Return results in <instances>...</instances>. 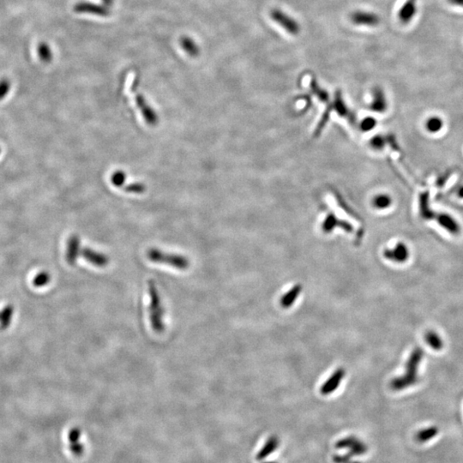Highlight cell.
Segmentation results:
<instances>
[{
	"label": "cell",
	"mask_w": 463,
	"mask_h": 463,
	"mask_svg": "<svg viewBox=\"0 0 463 463\" xmlns=\"http://www.w3.org/2000/svg\"><path fill=\"white\" fill-rule=\"evenodd\" d=\"M424 357V351L420 347L415 348L407 359L404 374L394 378L391 382V388L394 391H400L415 385L419 382V367Z\"/></svg>",
	"instance_id": "obj_1"
},
{
	"label": "cell",
	"mask_w": 463,
	"mask_h": 463,
	"mask_svg": "<svg viewBox=\"0 0 463 463\" xmlns=\"http://www.w3.org/2000/svg\"><path fill=\"white\" fill-rule=\"evenodd\" d=\"M148 286L150 298V304L149 306L150 324L155 332L161 334L165 330L164 324L165 310L156 282L153 280H150L148 282Z\"/></svg>",
	"instance_id": "obj_2"
},
{
	"label": "cell",
	"mask_w": 463,
	"mask_h": 463,
	"mask_svg": "<svg viewBox=\"0 0 463 463\" xmlns=\"http://www.w3.org/2000/svg\"><path fill=\"white\" fill-rule=\"evenodd\" d=\"M147 257L151 262L172 266L180 271H185L190 266V262L185 256L169 253L156 248H152L148 251Z\"/></svg>",
	"instance_id": "obj_3"
},
{
	"label": "cell",
	"mask_w": 463,
	"mask_h": 463,
	"mask_svg": "<svg viewBox=\"0 0 463 463\" xmlns=\"http://www.w3.org/2000/svg\"><path fill=\"white\" fill-rule=\"evenodd\" d=\"M137 81H133L131 84V91L134 94V99L137 107L139 109L140 113H142V118L148 126H156L159 122L158 114L152 107H150L144 96L137 91Z\"/></svg>",
	"instance_id": "obj_4"
},
{
	"label": "cell",
	"mask_w": 463,
	"mask_h": 463,
	"mask_svg": "<svg viewBox=\"0 0 463 463\" xmlns=\"http://www.w3.org/2000/svg\"><path fill=\"white\" fill-rule=\"evenodd\" d=\"M432 220L451 235L458 236L461 233V227L457 219L446 212H434Z\"/></svg>",
	"instance_id": "obj_5"
},
{
	"label": "cell",
	"mask_w": 463,
	"mask_h": 463,
	"mask_svg": "<svg viewBox=\"0 0 463 463\" xmlns=\"http://www.w3.org/2000/svg\"><path fill=\"white\" fill-rule=\"evenodd\" d=\"M271 16L274 21L277 22L280 26L291 35H296L300 32V25L295 18L288 16L287 14L280 10H273L271 11Z\"/></svg>",
	"instance_id": "obj_6"
},
{
	"label": "cell",
	"mask_w": 463,
	"mask_h": 463,
	"mask_svg": "<svg viewBox=\"0 0 463 463\" xmlns=\"http://www.w3.org/2000/svg\"><path fill=\"white\" fill-rule=\"evenodd\" d=\"M336 447L339 449H345L348 450V455H362L365 454L368 450V447L360 439L357 438L355 436H348L343 438L337 443Z\"/></svg>",
	"instance_id": "obj_7"
},
{
	"label": "cell",
	"mask_w": 463,
	"mask_h": 463,
	"mask_svg": "<svg viewBox=\"0 0 463 463\" xmlns=\"http://www.w3.org/2000/svg\"><path fill=\"white\" fill-rule=\"evenodd\" d=\"M410 252L407 245L403 242H399L392 248L383 251V257L386 259L396 263H403L407 262L409 258Z\"/></svg>",
	"instance_id": "obj_8"
},
{
	"label": "cell",
	"mask_w": 463,
	"mask_h": 463,
	"mask_svg": "<svg viewBox=\"0 0 463 463\" xmlns=\"http://www.w3.org/2000/svg\"><path fill=\"white\" fill-rule=\"evenodd\" d=\"M74 11L77 13L90 14L95 16L106 17L110 16L109 7L107 6H99L96 4L89 3V2H80L74 6Z\"/></svg>",
	"instance_id": "obj_9"
},
{
	"label": "cell",
	"mask_w": 463,
	"mask_h": 463,
	"mask_svg": "<svg viewBox=\"0 0 463 463\" xmlns=\"http://www.w3.org/2000/svg\"><path fill=\"white\" fill-rule=\"evenodd\" d=\"M80 256L93 265L103 268L109 263V257L102 252H97L94 250L86 247L81 250Z\"/></svg>",
	"instance_id": "obj_10"
},
{
	"label": "cell",
	"mask_w": 463,
	"mask_h": 463,
	"mask_svg": "<svg viewBox=\"0 0 463 463\" xmlns=\"http://www.w3.org/2000/svg\"><path fill=\"white\" fill-rule=\"evenodd\" d=\"M351 21L357 25L377 26L380 22L379 16L370 11H358L351 15Z\"/></svg>",
	"instance_id": "obj_11"
},
{
	"label": "cell",
	"mask_w": 463,
	"mask_h": 463,
	"mask_svg": "<svg viewBox=\"0 0 463 463\" xmlns=\"http://www.w3.org/2000/svg\"><path fill=\"white\" fill-rule=\"evenodd\" d=\"M346 372L343 368H338L334 373H333L329 379L322 385L321 391L322 395L328 396L329 394L335 392V389L339 387L340 383H342L343 378L345 377Z\"/></svg>",
	"instance_id": "obj_12"
},
{
	"label": "cell",
	"mask_w": 463,
	"mask_h": 463,
	"mask_svg": "<svg viewBox=\"0 0 463 463\" xmlns=\"http://www.w3.org/2000/svg\"><path fill=\"white\" fill-rule=\"evenodd\" d=\"M81 239L78 235L70 236L67 241L65 259L70 265H74L81 253Z\"/></svg>",
	"instance_id": "obj_13"
},
{
	"label": "cell",
	"mask_w": 463,
	"mask_h": 463,
	"mask_svg": "<svg viewBox=\"0 0 463 463\" xmlns=\"http://www.w3.org/2000/svg\"><path fill=\"white\" fill-rule=\"evenodd\" d=\"M417 13V0H407L398 12V17L401 22L407 25L412 21Z\"/></svg>",
	"instance_id": "obj_14"
},
{
	"label": "cell",
	"mask_w": 463,
	"mask_h": 463,
	"mask_svg": "<svg viewBox=\"0 0 463 463\" xmlns=\"http://www.w3.org/2000/svg\"><path fill=\"white\" fill-rule=\"evenodd\" d=\"M371 107L372 111H375L377 113H383L387 108L385 94L380 88H376L373 90V99Z\"/></svg>",
	"instance_id": "obj_15"
},
{
	"label": "cell",
	"mask_w": 463,
	"mask_h": 463,
	"mask_svg": "<svg viewBox=\"0 0 463 463\" xmlns=\"http://www.w3.org/2000/svg\"><path fill=\"white\" fill-rule=\"evenodd\" d=\"M280 445V440L276 436H272L268 439V441L265 443L264 446L262 448L257 455V459L258 460H264L265 458L268 457L271 454H273Z\"/></svg>",
	"instance_id": "obj_16"
},
{
	"label": "cell",
	"mask_w": 463,
	"mask_h": 463,
	"mask_svg": "<svg viewBox=\"0 0 463 463\" xmlns=\"http://www.w3.org/2000/svg\"><path fill=\"white\" fill-rule=\"evenodd\" d=\"M302 291V286L300 284H297L293 286L292 288L286 293L285 295L281 297V305L283 308H289L295 304V301L300 296V293Z\"/></svg>",
	"instance_id": "obj_17"
},
{
	"label": "cell",
	"mask_w": 463,
	"mask_h": 463,
	"mask_svg": "<svg viewBox=\"0 0 463 463\" xmlns=\"http://www.w3.org/2000/svg\"><path fill=\"white\" fill-rule=\"evenodd\" d=\"M180 45L181 48L190 57L196 58L200 54V48L192 38L183 36L182 38H180Z\"/></svg>",
	"instance_id": "obj_18"
},
{
	"label": "cell",
	"mask_w": 463,
	"mask_h": 463,
	"mask_svg": "<svg viewBox=\"0 0 463 463\" xmlns=\"http://www.w3.org/2000/svg\"><path fill=\"white\" fill-rule=\"evenodd\" d=\"M444 126H445L444 119L439 116H431L425 122V128L426 131L431 134L439 133L444 129Z\"/></svg>",
	"instance_id": "obj_19"
},
{
	"label": "cell",
	"mask_w": 463,
	"mask_h": 463,
	"mask_svg": "<svg viewBox=\"0 0 463 463\" xmlns=\"http://www.w3.org/2000/svg\"><path fill=\"white\" fill-rule=\"evenodd\" d=\"M439 430L436 426H429L426 428L421 429L415 435V438L418 442L426 443L431 441V439L438 435Z\"/></svg>",
	"instance_id": "obj_20"
},
{
	"label": "cell",
	"mask_w": 463,
	"mask_h": 463,
	"mask_svg": "<svg viewBox=\"0 0 463 463\" xmlns=\"http://www.w3.org/2000/svg\"><path fill=\"white\" fill-rule=\"evenodd\" d=\"M425 340L427 345L435 351H440L444 348V340L440 335L433 330H430L426 333Z\"/></svg>",
	"instance_id": "obj_21"
},
{
	"label": "cell",
	"mask_w": 463,
	"mask_h": 463,
	"mask_svg": "<svg viewBox=\"0 0 463 463\" xmlns=\"http://www.w3.org/2000/svg\"><path fill=\"white\" fill-rule=\"evenodd\" d=\"M13 313V305H6V307L4 308L3 311L0 312V328L1 329H6L10 326Z\"/></svg>",
	"instance_id": "obj_22"
},
{
	"label": "cell",
	"mask_w": 463,
	"mask_h": 463,
	"mask_svg": "<svg viewBox=\"0 0 463 463\" xmlns=\"http://www.w3.org/2000/svg\"><path fill=\"white\" fill-rule=\"evenodd\" d=\"M37 52L39 58L43 63L49 64L53 60L54 54L48 44L45 42L40 43V45L38 46Z\"/></svg>",
	"instance_id": "obj_23"
},
{
	"label": "cell",
	"mask_w": 463,
	"mask_h": 463,
	"mask_svg": "<svg viewBox=\"0 0 463 463\" xmlns=\"http://www.w3.org/2000/svg\"><path fill=\"white\" fill-rule=\"evenodd\" d=\"M392 204V198L386 194L377 196L373 200V205L378 209H388Z\"/></svg>",
	"instance_id": "obj_24"
},
{
	"label": "cell",
	"mask_w": 463,
	"mask_h": 463,
	"mask_svg": "<svg viewBox=\"0 0 463 463\" xmlns=\"http://www.w3.org/2000/svg\"><path fill=\"white\" fill-rule=\"evenodd\" d=\"M50 281H51L50 274L46 271H42L35 276V278L33 280V285L35 287H42V286H46Z\"/></svg>",
	"instance_id": "obj_25"
},
{
	"label": "cell",
	"mask_w": 463,
	"mask_h": 463,
	"mask_svg": "<svg viewBox=\"0 0 463 463\" xmlns=\"http://www.w3.org/2000/svg\"><path fill=\"white\" fill-rule=\"evenodd\" d=\"M310 86H311V89L312 93H313L315 95H316V97L319 98L320 101L322 102H328L329 101V94L327 93L325 90L321 89L319 87V84L316 83V81L315 79H311V83H310Z\"/></svg>",
	"instance_id": "obj_26"
},
{
	"label": "cell",
	"mask_w": 463,
	"mask_h": 463,
	"mask_svg": "<svg viewBox=\"0 0 463 463\" xmlns=\"http://www.w3.org/2000/svg\"><path fill=\"white\" fill-rule=\"evenodd\" d=\"M111 183L113 184L115 187H123L126 185V174L124 171H115L111 175L110 178Z\"/></svg>",
	"instance_id": "obj_27"
},
{
	"label": "cell",
	"mask_w": 463,
	"mask_h": 463,
	"mask_svg": "<svg viewBox=\"0 0 463 463\" xmlns=\"http://www.w3.org/2000/svg\"><path fill=\"white\" fill-rule=\"evenodd\" d=\"M122 188L126 192L133 193V194H142L147 189L144 184L139 182L130 183V184L124 185Z\"/></svg>",
	"instance_id": "obj_28"
},
{
	"label": "cell",
	"mask_w": 463,
	"mask_h": 463,
	"mask_svg": "<svg viewBox=\"0 0 463 463\" xmlns=\"http://www.w3.org/2000/svg\"><path fill=\"white\" fill-rule=\"evenodd\" d=\"M11 83L8 79L3 78L0 80V101L5 99L11 90Z\"/></svg>",
	"instance_id": "obj_29"
},
{
	"label": "cell",
	"mask_w": 463,
	"mask_h": 463,
	"mask_svg": "<svg viewBox=\"0 0 463 463\" xmlns=\"http://www.w3.org/2000/svg\"><path fill=\"white\" fill-rule=\"evenodd\" d=\"M387 144V139L383 136H376L372 140V147L377 150H383Z\"/></svg>",
	"instance_id": "obj_30"
},
{
	"label": "cell",
	"mask_w": 463,
	"mask_h": 463,
	"mask_svg": "<svg viewBox=\"0 0 463 463\" xmlns=\"http://www.w3.org/2000/svg\"><path fill=\"white\" fill-rule=\"evenodd\" d=\"M376 124H377V121L374 118H367L362 123V129L364 131H371L372 129L374 128L375 126H376Z\"/></svg>",
	"instance_id": "obj_31"
},
{
	"label": "cell",
	"mask_w": 463,
	"mask_h": 463,
	"mask_svg": "<svg viewBox=\"0 0 463 463\" xmlns=\"http://www.w3.org/2000/svg\"><path fill=\"white\" fill-rule=\"evenodd\" d=\"M334 460L335 462L336 463H358V462H353L349 460L348 456H342V455H337V456H335L334 458Z\"/></svg>",
	"instance_id": "obj_32"
},
{
	"label": "cell",
	"mask_w": 463,
	"mask_h": 463,
	"mask_svg": "<svg viewBox=\"0 0 463 463\" xmlns=\"http://www.w3.org/2000/svg\"><path fill=\"white\" fill-rule=\"evenodd\" d=\"M448 2L452 6L463 7V0H448Z\"/></svg>",
	"instance_id": "obj_33"
},
{
	"label": "cell",
	"mask_w": 463,
	"mask_h": 463,
	"mask_svg": "<svg viewBox=\"0 0 463 463\" xmlns=\"http://www.w3.org/2000/svg\"><path fill=\"white\" fill-rule=\"evenodd\" d=\"M455 194L457 196L458 198H460L461 200H463V185H460L459 187L457 188V190L455 191Z\"/></svg>",
	"instance_id": "obj_34"
},
{
	"label": "cell",
	"mask_w": 463,
	"mask_h": 463,
	"mask_svg": "<svg viewBox=\"0 0 463 463\" xmlns=\"http://www.w3.org/2000/svg\"><path fill=\"white\" fill-rule=\"evenodd\" d=\"M102 2L104 3L105 6H107L109 7L110 6H112V5H113V2H114V0H102Z\"/></svg>",
	"instance_id": "obj_35"
},
{
	"label": "cell",
	"mask_w": 463,
	"mask_h": 463,
	"mask_svg": "<svg viewBox=\"0 0 463 463\" xmlns=\"http://www.w3.org/2000/svg\"><path fill=\"white\" fill-rule=\"evenodd\" d=\"M265 463H276V462H265Z\"/></svg>",
	"instance_id": "obj_36"
},
{
	"label": "cell",
	"mask_w": 463,
	"mask_h": 463,
	"mask_svg": "<svg viewBox=\"0 0 463 463\" xmlns=\"http://www.w3.org/2000/svg\"><path fill=\"white\" fill-rule=\"evenodd\" d=\"M0 154H1V149H0Z\"/></svg>",
	"instance_id": "obj_37"
}]
</instances>
